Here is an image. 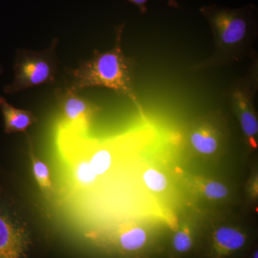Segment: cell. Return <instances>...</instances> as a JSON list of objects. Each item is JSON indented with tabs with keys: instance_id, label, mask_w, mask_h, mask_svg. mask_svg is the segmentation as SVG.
Masks as SVG:
<instances>
[{
	"instance_id": "30bf717a",
	"label": "cell",
	"mask_w": 258,
	"mask_h": 258,
	"mask_svg": "<svg viewBox=\"0 0 258 258\" xmlns=\"http://www.w3.org/2000/svg\"><path fill=\"white\" fill-rule=\"evenodd\" d=\"M29 146H30V155L32 160V173H33L34 177L43 192H50L52 190V182L48 167L43 161L37 157L34 151L32 141L30 139H29Z\"/></svg>"
},
{
	"instance_id": "7c38bea8",
	"label": "cell",
	"mask_w": 258,
	"mask_h": 258,
	"mask_svg": "<svg viewBox=\"0 0 258 258\" xmlns=\"http://www.w3.org/2000/svg\"><path fill=\"white\" fill-rule=\"evenodd\" d=\"M74 176L80 187H89L96 182L98 176L93 171L88 159H80L74 166Z\"/></svg>"
},
{
	"instance_id": "ba28073f",
	"label": "cell",
	"mask_w": 258,
	"mask_h": 258,
	"mask_svg": "<svg viewBox=\"0 0 258 258\" xmlns=\"http://www.w3.org/2000/svg\"><path fill=\"white\" fill-rule=\"evenodd\" d=\"M0 111L4 119L6 134L25 132L29 127L37 121V117L31 111L16 108L2 96H0Z\"/></svg>"
},
{
	"instance_id": "8fae6325",
	"label": "cell",
	"mask_w": 258,
	"mask_h": 258,
	"mask_svg": "<svg viewBox=\"0 0 258 258\" xmlns=\"http://www.w3.org/2000/svg\"><path fill=\"white\" fill-rule=\"evenodd\" d=\"M172 250L176 254L188 253L195 246V235L192 228L184 224L176 231L173 236Z\"/></svg>"
},
{
	"instance_id": "2e32d148",
	"label": "cell",
	"mask_w": 258,
	"mask_h": 258,
	"mask_svg": "<svg viewBox=\"0 0 258 258\" xmlns=\"http://www.w3.org/2000/svg\"><path fill=\"white\" fill-rule=\"evenodd\" d=\"M131 4L138 7L139 11L142 14L147 13L148 8L147 3L149 0H127ZM168 5L174 8H179V5L177 0H167Z\"/></svg>"
},
{
	"instance_id": "52a82bcc",
	"label": "cell",
	"mask_w": 258,
	"mask_h": 258,
	"mask_svg": "<svg viewBox=\"0 0 258 258\" xmlns=\"http://www.w3.org/2000/svg\"><path fill=\"white\" fill-rule=\"evenodd\" d=\"M213 118H203L189 129L188 139L194 151L202 155L210 156L220 149L223 132Z\"/></svg>"
},
{
	"instance_id": "8992f818",
	"label": "cell",
	"mask_w": 258,
	"mask_h": 258,
	"mask_svg": "<svg viewBox=\"0 0 258 258\" xmlns=\"http://www.w3.org/2000/svg\"><path fill=\"white\" fill-rule=\"evenodd\" d=\"M56 98L64 118L71 124L87 128L100 108L79 92L64 86L56 91Z\"/></svg>"
},
{
	"instance_id": "277c9868",
	"label": "cell",
	"mask_w": 258,
	"mask_h": 258,
	"mask_svg": "<svg viewBox=\"0 0 258 258\" xmlns=\"http://www.w3.org/2000/svg\"><path fill=\"white\" fill-rule=\"evenodd\" d=\"M252 60L247 74L232 83L229 89L228 98L247 142L250 147L255 148L258 121L254 109V98L258 90L257 57Z\"/></svg>"
},
{
	"instance_id": "5b68a950",
	"label": "cell",
	"mask_w": 258,
	"mask_h": 258,
	"mask_svg": "<svg viewBox=\"0 0 258 258\" xmlns=\"http://www.w3.org/2000/svg\"><path fill=\"white\" fill-rule=\"evenodd\" d=\"M39 241L0 203V258H40Z\"/></svg>"
},
{
	"instance_id": "5bb4252c",
	"label": "cell",
	"mask_w": 258,
	"mask_h": 258,
	"mask_svg": "<svg viewBox=\"0 0 258 258\" xmlns=\"http://www.w3.org/2000/svg\"><path fill=\"white\" fill-rule=\"evenodd\" d=\"M142 180L147 189L156 193L165 191L169 184L166 176L154 168H147L144 171Z\"/></svg>"
},
{
	"instance_id": "e0dca14e",
	"label": "cell",
	"mask_w": 258,
	"mask_h": 258,
	"mask_svg": "<svg viewBox=\"0 0 258 258\" xmlns=\"http://www.w3.org/2000/svg\"><path fill=\"white\" fill-rule=\"evenodd\" d=\"M247 258H258V250L257 249H254L253 251L251 252L250 254Z\"/></svg>"
},
{
	"instance_id": "7a4b0ae2",
	"label": "cell",
	"mask_w": 258,
	"mask_h": 258,
	"mask_svg": "<svg viewBox=\"0 0 258 258\" xmlns=\"http://www.w3.org/2000/svg\"><path fill=\"white\" fill-rule=\"evenodd\" d=\"M124 28L125 23L115 27L114 45L111 50H94L91 58L81 61L77 67L67 68L64 86L79 93L85 88H108L140 108L134 83L137 62L134 57L125 55L122 46Z\"/></svg>"
},
{
	"instance_id": "4fadbf2b",
	"label": "cell",
	"mask_w": 258,
	"mask_h": 258,
	"mask_svg": "<svg viewBox=\"0 0 258 258\" xmlns=\"http://www.w3.org/2000/svg\"><path fill=\"white\" fill-rule=\"evenodd\" d=\"M88 159L98 177L108 172L113 164V155L106 148L96 149Z\"/></svg>"
},
{
	"instance_id": "ac0fdd59",
	"label": "cell",
	"mask_w": 258,
	"mask_h": 258,
	"mask_svg": "<svg viewBox=\"0 0 258 258\" xmlns=\"http://www.w3.org/2000/svg\"><path fill=\"white\" fill-rule=\"evenodd\" d=\"M3 72H4V69H3V67L2 66V64H0V76L3 74Z\"/></svg>"
},
{
	"instance_id": "9c48e42d",
	"label": "cell",
	"mask_w": 258,
	"mask_h": 258,
	"mask_svg": "<svg viewBox=\"0 0 258 258\" xmlns=\"http://www.w3.org/2000/svg\"><path fill=\"white\" fill-rule=\"evenodd\" d=\"M147 231L137 225L123 226L117 237V242L120 248L128 252L140 250L147 244Z\"/></svg>"
},
{
	"instance_id": "6da1fadb",
	"label": "cell",
	"mask_w": 258,
	"mask_h": 258,
	"mask_svg": "<svg viewBox=\"0 0 258 258\" xmlns=\"http://www.w3.org/2000/svg\"><path fill=\"white\" fill-rule=\"evenodd\" d=\"M210 25L215 51L208 58L187 68L202 71L240 62L246 57H257L254 46L257 37V8L249 5L239 9L216 4L200 8Z\"/></svg>"
},
{
	"instance_id": "3957f363",
	"label": "cell",
	"mask_w": 258,
	"mask_h": 258,
	"mask_svg": "<svg viewBox=\"0 0 258 258\" xmlns=\"http://www.w3.org/2000/svg\"><path fill=\"white\" fill-rule=\"evenodd\" d=\"M58 44V39L54 38L42 50L18 49L13 63V80L5 86V94H17L30 88L55 83L60 66L57 55Z\"/></svg>"
},
{
	"instance_id": "9a60e30c",
	"label": "cell",
	"mask_w": 258,
	"mask_h": 258,
	"mask_svg": "<svg viewBox=\"0 0 258 258\" xmlns=\"http://www.w3.org/2000/svg\"><path fill=\"white\" fill-rule=\"evenodd\" d=\"M200 189L203 195L210 200H222L228 195V189L225 185L212 180L202 181Z\"/></svg>"
}]
</instances>
